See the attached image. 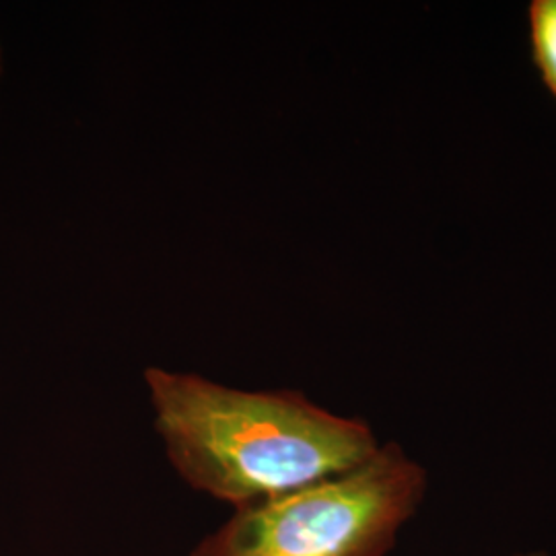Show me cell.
I'll use <instances>...</instances> for the list:
<instances>
[{"mask_svg": "<svg viewBox=\"0 0 556 556\" xmlns=\"http://www.w3.org/2000/svg\"><path fill=\"white\" fill-rule=\"evenodd\" d=\"M2 73H4V52H2V43H0V79H2Z\"/></svg>", "mask_w": 556, "mask_h": 556, "instance_id": "cell-4", "label": "cell"}, {"mask_svg": "<svg viewBox=\"0 0 556 556\" xmlns=\"http://www.w3.org/2000/svg\"><path fill=\"white\" fill-rule=\"evenodd\" d=\"M425 493L427 472L388 443L342 477L238 509L192 556H386Z\"/></svg>", "mask_w": 556, "mask_h": 556, "instance_id": "cell-2", "label": "cell"}, {"mask_svg": "<svg viewBox=\"0 0 556 556\" xmlns=\"http://www.w3.org/2000/svg\"><path fill=\"white\" fill-rule=\"evenodd\" d=\"M144 381L179 477L236 509L342 477L378 454L365 420L332 415L295 390L245 392L161 367Z\"/></svg>", "mask_w": 556, "mask_h": 556, "instance_id": "cell-1", "label": "cell"}, {"mask_svg": "<svg viewBox=\"0 0 556 556\" xmlns=\"http://www.w3.org/2000/svg\"><path fill=\"white\" fill-rule=\"evenodd\" d=\"M521 556H546L544 553H532V555H521Z\"/></svg>", "mask_w": 556, "mask_h": 556, "instance_id": "cell-5", "label": "cell"}, {"mask_svg": "<svg viewBox=\"0 0 556 556\" xmlns=\"http://www.w3.org/2000/svg\"><path fill=\"white\" fill-rule=\"evenodd\" d=\"M530 36L534 64L556 100V0L530 4Z\"/></svg>", "mask_w": 556, "mask_h": 556, "instance_id": "cell-3", "label": "cell"}]
</instances>
